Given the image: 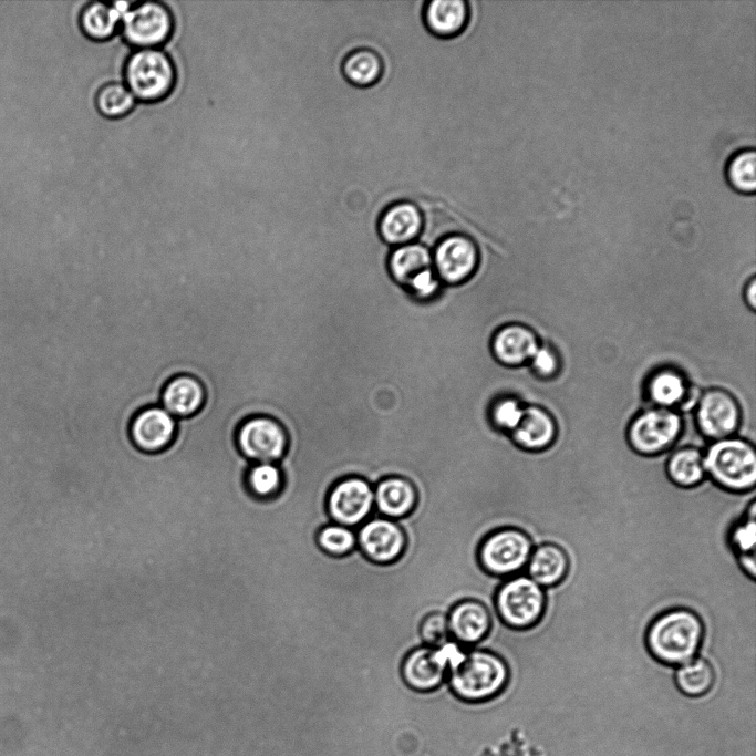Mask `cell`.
<instances>
[{
    "instance_id": "cell-24",
    "label": "cell",
    "mask_w": 756,
    "mask_h": 756,
    "mask_svg": "<svg viewBox=\"0 0 756 756\" xmlns=\"http://www.w3.org/2000/svg\"><path fill=\"white\" fill-rule=\"evenodd\" d=\"M673 682L683 696L702 698L714 690L716 673L706 657L697 655L673 669Z\"/></svg>"
},
{
    "instance_id": "cell-35",
    "label": "cell",
    "mask_w": 756,
    "mask_h": 756,
    "mask_svg": "<svg viewBox=\"0 0 756 756\" xmlns=\"http://www.w3.org/2000/svg\"><path fill=\"white\" fill-rule=\"evenodd\" d=\"M524 410L525 404L518 398L504 395L491 402L488 417L496 429L510 434L520 423Z\"/></svg>"
},
{
    "instance_id": "cell-27",
    "label": "cell",
    "mask_w": 756,
    "mask_h": 756,
    "mask_svg": "<svg viewBox=\"0 0 756 756\" xmlns=\"http://www.w3.org/2000/svg\"><path fill=\"white\" fill-rule=\"evenodd\" d=\"M429 267H433L432 250L418 241L393 247L387 259L392 279L403 287L413 276Z\"/></svg>"
},
{
    "instance_id": "cell-37",
    "label": "cell",
    "mask_w": 756,
    "mask_h": 756,
    "mask_svg": "<svg viewBox=\"0 0 756 756\" xmlns=\"http://www.w3.org/2000/svg\"><path fill=\"white\" fill-rule=\"evenodd\" d=\"M442 286L434 268L429 267L413 276L405 288L415 299L427 301L438 293Z\"/></svg>"
},
{
    "instance_id": "cell-4",
    "label": "cell",
    "mask_w": 756,
    "mask_h": 756,
    "mask_svg": "<svg viewBox=\"0 0 756 756\" xmlns=\"http://www.w3.org/2000/svg\"><path fill=\"white\" fill-rule=\"evenodd\" d=\"M495 608L498 618L508 628L532 630L546 614V589L526 573L506 578L496 591Z\"/></svg>"
},
{
    "instance_id": "cell-34",
    "label": "cell",
    "mask_w": 756,
    "mask_h": 756,
    "mask_svg": "<svg viewBox=\"0 0 756 756\" xmlns=\"http://www.w3.org/2000/svg\"><path fill=\"white\" fill-rule=\"evenodd\" d=\"M318 546L331 556H345L356 549L355 529L331 522L319 531Z\"/></svg>"
},
{
    "instance_id": "cell-1",
    "label": "cell",
    "mask_w": 756,
    "mask_h": 756,
    "mask_svg": "<svg viewBox=\"0 0 756 756\" xmlns=\"http://www.w3.org/2000/svg\"><path fill=\"white\" fill-rule=\"evenodd\" d=\"M705 626L701 617L684 607L659 613L648 625L644 642L660 664L674 669L701 654Z\"/></svg>"
},
{
    "instance_id": "cell-3",
    "label": "cell",
    "mask_w": 756,
    "mask_h": 756,
    "mask_svg": "<svg viewBox=\"0 0 756 756\" xmlns=\"http://www.w3.org/2000/svg\"><path fill=\"white\" fill-rule=\"evenodd\" d=\"M706 477L721 489L743 494L755 490L756 451L737 437L715 441L703 454Z\"/></svg>"
},
{
    "instance_id": "cell-39",
    "label": "cell",
    "mask_w": 756,
    "mask_h": 756,
    "mask_svg": "<svg viewBox=\"0 0 756 756\" xmlns=\"http://www.w3.org/2000/svg\"><path fill=\"white\" fill-rule=\"evenodd\" d=\"M755 286H756L755 280L752 279V281H750L749 284L747 286V290H746V299H747L748 303L750 304L752 309L755 308V302H756V297H755L756 290H755Z\"/></svg>"
},
{
    "instance_id": "cell-12",
    "label": "cell",
    "mask_w": 756,
    "mask_h": 756,
    "mask_svg": "<svg viewBox=\"0 0 756 756\" xmlns=\"http://www.w3.org/2000/svg\"><path fill=\"white\" fill-rule=\"evenodd\" d=\"M433 268L444 284L465 282L475 272L478 250L474 241L463 234L441 238L432 249Z\"/></svg>"
},
{
    "instance_id": "cell-26",
    "label": "cell",
    "mask_w": 756,
    "mask_h": 756,
    "mask_svg": "<svg viewBox=\"0 0 756 756\" xmlns=\"http://www.w3.org/2000/svg\"><path fill=\"white\" fill-rule=\"evenodd\" d=\"M350 45L351 49L346 52L341 62L342 75L350 84L356 87H367L375 84L383 74V61L381 56L370 48L353 46L351 43Z\"/></svg>"
},
{
    "instance_id": "cell-2",
    "label": "cell",
    "mask_w": 756,
    "mask_h": 756,
    "mask_svg": "<svg viewBox=\"0 0 756 756\" xmlns=\"http://www.w3.org/2000/svg\"><path fill=\"white\" fill-rule=\"evenodd\" d=\"M453 694L466 703H484L500 695L509 682V669L497 654L469 648L465 659L448 671Z\"/></svg>"
},
{
    "instance_id": "cell-28",
    "label": "cell",
    "mask_w": 756,
    "mask_h": 756,
    "mask_svg": "<svg viewBox=\"0 0 756 756\" xmlns=\"http://www.w3.org/2000/svg\"><path fill=\"white\" fill-rule=\"evenodd\" d=\"M756 503L750 505L742 518L731 528L729 546L742 570L752 578L756 577L755 542H756Z\"/></svg>"
},
{
    "instance_id": "cell-22",
    "label": "cell",
    "mask_w": 756,
    "mask_h": 756,
    "mask_svg": "<svg viewBox=\"0 0 756 756\" xmlns=\"http://www.w3.org/2000/svg\"><path fill=\"white\" fill-rule=\"evenodd\" d=\"M205 402L203 384L194 376L179 374L163 387L159 405L175 418L190 417Z\"/></svg>"
},
{
    "instance_id": "cell-19",
    "label": "cell",
    "mask_w": 756,
    "mask_h": 756,
    "mask_svg": "<svg viewBox=\"0 0 756 756\" xmlns=\"http://www.w3.org/2000/svg\"><path fill=\"white\" fill-rule=\"evenodd\" d=\"M451 635L466 648L481 642L491 629V617L486 605L476 600L457 602L447 614Z\"/></svg>"
},
{
    "instance_id": "cell-7",
    "label": "cell",
    "mask_w": 756,
    "mask_h": 756,
    "mask_svg": "<svg viewBox=\"0 0 756 756\" xmlns=\"http://www.w3.org/2000/svg\"><path fill=\"white\" fill-rule=\"evenodd\" d=\"M535 547L521 529L505 527L490 532L480 543L478 560L489 574L506 579L524 573Z\"/></svg>"
},
{
    "instance_id": "cell-29",
    "label": "cell",
    "mask_w": 756,
    "mask_h": 756,
    "mask_svg": "<svg viewBox=\"0 0 756 756\" xmlns=\"http://www.w3.org/2000/svg\"><path fill=\"white\" fill-rule=\"evenodd\" d=\"M688 391L684 375L671 367L654 372L646 383L648 396L659 407L683 404Z\"/></svg>"
},
{
    "instance_id": "cell-25",
    "label": "cell",
    "mask_w": 756,
    "mask_h": 756,
    "mask_svg": "<svg viewBox=\"0 0 756 756\" xmlns=\"http://www.w3.org/2000/svg\"><path fill=\"white\" fill-rule=\"evenodd\" d=\"M664 469L669 480L682 489L695 488L707 479L703 453L693 446L671 453L665 459Z\"/></svg>"
},
{
    "instance_id": "cell-20",
    "label": "cell",
    "mask_w": 756,
    "mask_h": 756,
    "mask_svg": "<svg viewBox=\"0 0 756 756\" xmlns=\"http://www.w3.org/2000/svg\"><path fill=\"white\" fill-rule=\"evenodd\" d=\"M556 423L551 414L539 405H525L518 426L509 434L516 446L529 453H541L556 438Z\"/></svg>"
},
{
    "instance_id": "cell-31",
    "label": "cell",
    "mask_w": 756,
    "mask_h": 756,
    "mask_svg": "<svg viewBox=\"0 0 756 756\" xmlns=\"http://www.w3.org/2000/svg\"><path fill=\"white\" fill-rule=\"evenodd\" d=\"M121 20L122 17L113 4L91 2L81 12L80 27L86 37L106 40L115 33Z\"/></svg>"
},
{
    "instance_id": "cell-30",
    "label": "cell",
    "mask_w": 756,
    "mask_h": 756,
    "mask_svg": "<svg viewBox=\"0 0 756 756\" xmlns=\"http://www.w3.org/2000/svg\"><path fill=\"white\" fill-rule=\"evenodd\" d=\"M248 496L257 501L278 497L283 488V474L277 463H251L244 477Z\"/></svg>"
},
{
    "instance_id": "cell-33",
    "label": "cell",
    "mask_w": 756,
    "mask_h": 756,
    "mask_svg": "<svg viewBox=\"0 0 756 756\" xmlns=\"http://www.w3.org/2000/svg\"><path fill=\"white\" fill-rule=\"evenodd\" d=\"M134 102L135 97L131 91L117 82L101 87L95 99L100 113L107 117H120L127 114L133 108Z\"/></svg>"
},
{
    "instance_id": "cell-8",
    "label": "cell",
    "mask_w": 756,
    "mask_h": 756,
    "mask_svg": "<svg viewBox=\"0 0 756 756\" xmlns=\"http://www.w3.org/2000/svg\"><path fill=\"white\" fill-rule=\"evenodd\" d=\"M681 429L682 418L674 410L654 406L632 420L626 438L632 452L656 457L674 445Z\"/></svg>"
},
{
    "instance_id": "cell-18",
    "label": "cell",
    "mask_w": 756,
    "mask_h": 756,
    "mask_svg": "<svg viewBox=\"0 0 756 756\" xmlns=\"http://www.w3.org/2000/svg\"><path fill=\"white\" fill-rule=\"evenodd\" d=\"M570 567L567 551L547 541L534 547L524 573L546 590L558 589L566 581Z\"/></svg>"
},
{
    "instance_id": "cell-17",
    "label": "cell",
    "mask_w": 756,
    "mask_h": 756,
    "mask_svg": "<svg viewBox=\"0 0 756 756\" xmlns=\"http://www.w3.org/2000/svg\"><path fill=\"white\" fill-rule=\"evenodd\" d=\"M423 227V216L414 203L397 200L381 213L377 228L382 240L390 247L416 241Z\"/></svg>"
},
{
    "instance_id": "cell-13",
    "label": "cell",
    "mask_w": 756,
    "mask_h": 756,
    "mask_svg": "<svg viewBox=\"0 0 756 756\" xmlns=\"http://www.w3.org/2000/svg\"><path fill=\"white\" fill-rule=\"evenodd\" d=\"M356 547L371 561L387 565L396 561L406 545L405 535L394 519L375 511L355 528Z\"/></svg>"
},
{
    "instance_id": "cell-15",
    "label": "cell",
    "mask_w": 756,
    "mask_h": 756,
    "mask_svg": "<svg viewBox=\"0 0 756 756\" xmlns=\"http://www.w3.org/2000/svg\"><path fill=\"white\" fill-rule=\"evenodd\" d=\"M176 418L160 405L138 411L132 418L130 436L141 452L156 454L164 451L174 439Z\"/></svg>"
},
{
    "instance_id": "cell-14",
    "label": "cell",
    "mask_w": 756,
    "mask_h": 756,
    "mask_svg": "<svg viewBox=\"0 0 756 756\" xmlns=\"http://www.w3.org/2000/svg\"><path fill=\"white\" fill-rule=\"evenodd\" d=\"M739 417L737 401L725 390H707L698 400L696 423L708 438L718 441L731 437L738 427Z\"/></svg>"
},
{
    "instance_id": "cell-38",
    "label": "cell",
    "mask_w": 756,
    "mask_h": 756,
    "mask_svg": "<svg viewBox=\"0 0 756 756\" xmlns=\"http://www.w3.org/2000/svg\"><path fill=\"white\" fill-rule=\"evenodd\" d=\"M528 366L540 379L551 377L559 370V358L550 346L539 345Z\"/></svg>"
},
{
    "instance_id": "cell-32",
    "label": "cell",
    "mask_w": 756,
    "mask_h": 756,
    "mask_svg": "<svg viewBox=\"0 0 756 756\" xmlns=\"http://www.w3.org/2000/svg\"><path fill=\"white\" fill-rule=\"evenodd\" d=\"M728 184L737 191L753 194L756 189V154L743 148L731 156L726 165Z\"/></svg>"
},
{
    "instance_id": "cell-5",
    "label": "cell",
    "mask_w": 756,
    "mask_h": 756,
    "mask_svg": "<svg viewBox=\"0 0 756 756\" xmlns=\"http://www.w3.org/2000/svg\"><path fill=\"white\" fill-rule=\"evenodd\" d=\"M468 649L453 638L438 648L421 645L404 659L402 677L415 692L435 691L446 682L448 671L465 659Z\"/></svg>"
},
{
    "instance_id": "cell-36",
    "label": "cell",
    "mask_w": 756,
    "mask_h": 756,
    "mask_svg": "<svg viewBox=\"0 0 756 756\" xmlns=\"http://www.w3.org/2000/svg\"><path fill=\"white\" fill-rule=\"evenodd\" d=\"M418 631L422 644L428 648H438L452 638L447 614L443 612L427 614Z\"/></svg>"
},
{
    "instance_id": "cell-10",
    "label": "cell",
    "mask_w": 756,
    "mask_h": 756,
    "mask_svg": "<svg viewBox=\"0 0 756 756\" xmlns=\"http://www.w3.org/2000/svg\"><path fill=\"white\" fill-rule=\"evenodd\" d=\"M327 510L335 524L355 529L374 512V489L361 477H346L330 489Z\"/></svg>"
},
{
    "instance_id": "cell-23",
    "label": "cell",
    "mask_w": 756,
    "mask_h": 756,
    "mask_svg": "<svg viewBox=\"0 0 756 756\" xmlns=\"http://www.w3.org/2000/svg\"><path fill=\"white\" fill-rule=\"evenodd\" d=\"M374 511L377 515L398 519L412 512L416 504V491L405 478L392 476L380 480L374 487Z\"/></svg>"
},
{
    "instance_id": "cell-16",
    "label": "cell",
    "mask_w": 756,
    "mask_h": 756,
    "mask_svg": "<svg viewBox=\"0 0 756 756\" xmlns=\"http://www.w3.org/2000/svg\"><path fill=\"white\" fill-rule=\"evenodd\" d=\"M539 348L535 330L522 323H508L499 328L490 342L494 358L503 365H528Z\"/></svg>"
},
{
    "instance_id": "cell-21",
    "label": "cell",
    "mask_w": 756,
    "mask_h": 756,
    "mask_svg": "<svg viewBox=\"0 0 756 756\" xmlns=\"http://www.w3.org/2000/svg\"><path fill=\"white\" fill-rule=\"evenodd\" d=\"M469 19L467 0H426L423 21L427 31L439 39L460 34Z\"/></svg>"
},
{
    "instance_id": "cell-11",
    "label": "cell",
    "mask_w": 756,
    "mask_h": 756,
    "mask_svg": "<svg viewBox=\"0 0 756 756\" xmlns=\"http://www.w3.org/2000/svg\"><path fill=\"white\" fill-rule=\"evenodd\" d=\"M121 21L125 40L141 49H155L165 43L173 31L170 12L157 1L138 3Z\"/></svg>"
},
{
    "instance_id": "cell-6",
    "label": "cell",
    "mask_w": 756,
    "mask_h": 756,
    "mask_svg": "<svg viewBox=\"0 0 756 756\" xmlns=\"http://www.w3.org/2000/svg\"><path fill=\"white\" fill-rule=\"evenodd\" d=\"M126 87L134 97L155 102L166 97L175 85L176 72L166 53L158 49H139L125 65Z\"/></svg>"
},
{
    "instance_id": "cell-9",
    "label": "cell",
    "mask_w": 756,
    "mask_h": 756,
    "mask_svg": "<svg viewBox=\"0 0 756 756\" xmlns=\"http://www.w3.org/2000/svg\"><path fill=\"white\" fill-rule=\"evenodd\" d=\"M240 454L250 463H279L286 454L288 438L284 428L272 417L250 416L236 433Z\"/></svg>"
}]
</instances>
